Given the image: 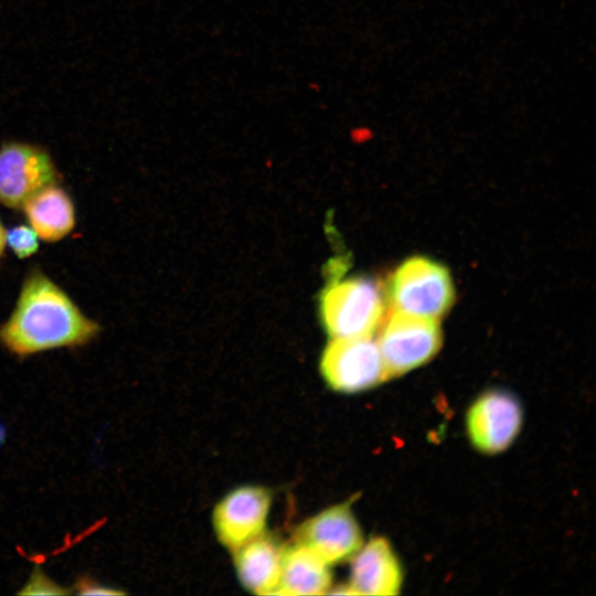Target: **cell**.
<instances>
[{
  "mask_svg": "<svg viewBox=\"0 0 596 596\" xmlns=\"http://www.w3.org/2000/svg\"><path fill=\"white\" fill-rule=\"evenodd\" d=\"M75 590L79 595H124L125 592L96 583L89 578H79L75 584Z\"/></svg>",
  "mask_w": 596,
  "mask_h": 596,
  "instance_id": "cell-16",
  "label": "cell"
},
{
  "mask_svg": "<svg viewBox=\"0 0 596 596\" xmlns=\"http://www.w3.org/2000/svg\"><path fill=\"white\" fill-rule=\"evenodd\" d=\"M350 582L352 594L396 595L401 590V563L390 542L372 538L351 557Z\"/></svg>",
  "mask_w": 596,
  "mask_h": 596,
  "instance_id": "cell-10",
  "label": "cell"
},
{
  "mask_svg": "<svg viewBox=\"0 0 596 596\" xmlns=\"http://www.w3.org/2000/svg\"><path fill=\"white\" fill-rule=\"evenodd\" d=\"M272 497L260 486H242L214 508L212 521L217 540L232 553L265 533Z\"/></svg>",
  "mask_w": 596,
  "mask_h": 596,
  "instance_id": "cell-8",
  "label": "cell"
},
{
  "mask_svg": "<svg viewBox=\"0 0 596 596\" xmlns=\"http://www.w3.org/2000/svg\"><path fill=\"white\" fill-rule=\"evenodd\" d=\"M71 592L51 581L44 573L35 568L23 588L22 595H65Z\"/></svg>",
  "mask_w": 596,
  "mask_h": 596,
  "instance_id": "cell-15",
  "label": "cell"
},
{
  "mask_svg": "<svg viewBox=\"0 0 596 596\" xmlns=\"http://www.w3.org/2000/svg\"><path fill=\"white\" fill-rule=\"evenodd\" d=\"M386 295L393 309L439 320L453 306L455 289L451 275L443 264L413 256L392 273Z\"/></svg>",
  "mask_w": 596,
  "mask_h": 596,
  "instance_id": "cell-3",
  "label": "cell"
},
{
  "mask_svg": "<svg viewBox=\"0 0 596 596\" xmlns=\"http://www.w3.org/2000/svg\"><path fill=\"white\" fill-rule=\"evenodd\" d=\"M56 181V168L43 148L17 141L0 147L1 204L22 207L33 194Z\"/></svg>",
  "mask_w": 596,
  "mask_h": 596,
  "instance_id": "cell-6",
  "label": "cell"
},
{
  "mask_svg": "<svg viewBox=\"0 0 596 596\" xmlns=\"http://www.w3.org/2000/svg\"><path fill=\"white\" fill-rule=\"evenodd\" d=\"M6 230L3 228L1 222H0V258L3 254V249L6 246Z\"/></svg>",
  "mask_w": 596,
  "mask_h": 596,
  "instance_id": "cell-17",
  "label": "cell"
},
{
  "mask_svg": "<svg viewBox=\"0 0 596 596\" xmlns=\"http://www.w3.org/2000/svg\"><path fill=\"white\" fill-rule=\"evenodd\" d=\"M375 339L387 379L427 363L441 347L443 336L438 320L406 313L390 308Z\"/></svg>",
  "mask_w": 596,
  "mask_h": 596,
  "instance_id": "cell-4",
  "label": "cell"
},
{
  "mask_svg": "<svg viewBox=\"0 0 596 596\" xmlns=\"http://www.w3.org/2000/svg\"><path fill=\"white\" fill-rule=\"evenodd\" d=\"M330 565L308 547L284 549L279 595H322L331 588Z\"/></svg>",
  "mask_w": 596,
  "mask_h": 596,
  "instance_id": "cell-13",
  "label": "cell"
},
{
  "mask_svg": "<svg viewBox=\"0 0 596 596\" xmlns=\"http://www.w3.org/2000/svg\"><path fill=\"white\" fill-rule=\"evenodd\" d=\"M320 313L331 338L373 337L385 316L384 292L370 278L336 279L322 291Z\"/></svg>",
  "mask_w": 596,
  "mask_h": 596,
  "instance_id": "cell-2",
  "label": "cell"
},
{
  "mask_svg": "<svg viewBox=\"0 0 596 596\" xmlns=\"http://www.w3.org/2000/svg\"><path fill=\"white\" fill-rule=\"evenodd\" d=\"M29 225L39 238L56 242L75 226V210L70 195L56 184L33 194L22 206Z\"/></svg>",
  "mask_w": 596,
  "mask_h": 596,
  "instance_id": "cell-12",
  "label": "cell"
},
{
  "mask_svg": "<svg viewBox=\"0 0 596 596\" xmlns=\"http://www.w3.org/2000/svg\"><path fill=\"white\" fill-rule=\"evenodd\" d=\"M320 370L326 383L341 393L362 392L389 380L373 337L332 338L322 352Z\"/></svg>",
  "mask_w": 596,
  "mask_h": 596,
  "instance_id": "cell-5",
  "label": "cell"
},
{
  "mask_svg": "<svg viewBox=\"0 0 596 596\" xmlns=\"http://www.w3.org/2000/svg\"><path fill=\"white\" fill-rule=\"evenodd\" d=\"M70 296L40 272L24 280L15 307L0 328V343L26 356L38 352L83 345L99 332Z\"/></svg>",
  "mask_w": 596,
  "mask_h": 596,
  "instance_id": "cell-1",
  "label": "cell"
},
{
  "mask_svg": "<svg viewBox=\"0 0 596 596\" xmlns=\"http://www.w3.org/2000/svg\"><path fill=\"white\" fill-rule=\"evenodd\" d=\"M6 244L19 258H25L38 251L39 236L30 225H18L6 232Z\"/></svg>",
  "mask_w": 596,
  "mask_h": 596,
  "instance_id": "cell-14",
  "label": "cell"
},
{
  "mask_svg": "<svg viewBox=\"0 0 596 596\" xmlns=\"http://www.w3.org/2000/svg\"><path fill=\"white\" fill-rule=\"evenodd\" d=\"M523 413L518 398L490 390L471 404L466 416L468 437L476 449L493 455L505 450L518 436Z\"/></svg>",
  "mask_w": 596,
  "mask_h": 596,
  "instance_id": "cell-7",
  "label": "cell"
},
{
  "mask_svg": "<svg viewBox=\"0 0 596 596\" xmlns=\"http://www.w3.org/2000/svg\"><path fill=\"white\" fill-rule=\"evenodd\" d=\"M295 543L333 565L351 560L363 545V535L350 504L341 503L304 521L295 532Z\"/></svg>",
  "mask_w": 596,
  "mask_h": 596,
  "instance_id": "cell-9",
  "label": "cell"
},
{
  "mask_svg": "<svg viewBox=\"0 0 596 596\" xmlns=\"http://www.w3.org/2000/svg\"><path fill=\"white\" fill-rule=\"evenodd\" d=\"M284 549L265 533L233 552L242 585L257 595H279Z\"/></svg>",
  "mask_w": 596,
  "mask_h": 596,
  "instance_id": "cell-11",
  "label": "cell"
}]
</instances>
